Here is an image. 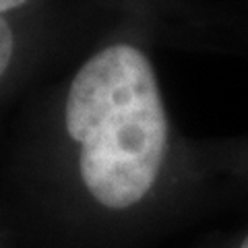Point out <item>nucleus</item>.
<instances>
[{"mask_svg":"<svg viewBox=\"0 0 248 248\" xmlns=\"http://www.w3.org/2000/svg\"><path fill=\"white\" fill-rule=\"evenodd\" d=\"M64 128L79 145L85 188L108 209L137 205L157 180L168 147V118L149 58L112 44L73 77Z\"/></svg>","mask_w":248,"mask_h":248,"instance_id":"nucleus-1","label":"nucleus"},{"mask_svg":"<svg viewBox=\"0 0 248 248\" xmlns=\"http://www.w3.org/2000/svg\"><path fill=\"white\" fill-rule=\"evenodd\" d=\"M17 42H15V31L9 25V21L0 17V79L6 75V71L13 64Z\"/></svg>","mask_w":248,"mask_h":248,"instance_id":"nucleus-2","label":"nucleus"},{"mask_svg":"<svg viewBox=\"0 0 248 248\" xmlns=\"http://www.w3.org/2000/svg\"><path fill=\"white\" fill-rule=\"evenodd\" d=\"M29 0H0V17L9 11H15V9H21L23 4H27Z\"/></svg>","mask_w":248,"mask_h":248,"instance_id":"nucleus-3","label":"nucleus"},{"mask_svg":"<svg viewBox=\"0 0 248 248\" xmlns=\"http://www.w3.org/2000/svg\"><path fill=\"white\" fill-rule=\"evenodd\" d=\"M240 248H248V238L244 240V242H242V246H240Z\"/></svg>","mask_w":248,"mask_h":248,"instance_id":"nucleus-4","label":"nucleus"}]
</instances>
